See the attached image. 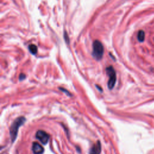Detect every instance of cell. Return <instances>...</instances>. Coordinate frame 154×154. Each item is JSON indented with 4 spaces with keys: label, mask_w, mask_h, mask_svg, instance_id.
<instances>
[{
    "label": "cell",
    "mask_w": 154,
    "mask_h": 154,
    "mask_svg": "<svg viewBox=\"0 0 154 154\" xmlns=\"http://www.w3.org/2000/svg\"><path fill=\"white\" fill-rule=\"evenodd\" d=\"M145 32L142 30L139 31V32H138V34H137V39H138V41H139V42H143V41L145 40Z\"/></svg>",
    "instance_id": "obj_7"
},
{
    "label": "cell",
    "mask_w": 154,
    "mask_h": 154,
    "mask_svg": "<svg viewBox=\"0 0 154 154\" xmlns=\"http://www.w3.org/2000/svg\"><path fill=\"white\" fill-rule=\"evenodd\" d=\"M60 90H61V91H63V92H65V93H66V94H67V95H70V93H69V92L68 90H65L64 89H63V88H60Z\"/></svg>",
    "instance_id": "obj_10"
},
{
    "label": "cell",
    "mask_w": 154,
    "mask_h": 154,
    "mask_svg": "<svg viewBox=\"0 0 154 154\" xmlns=\"http://www.w3.org/2000/svg\"><path fill=\"white\" fill-rule=\"evenodd\" d=\"M28 49H29L30 52L33 55L36 54V53H38V48L35 45H33V44L30 45L28 47Z\"/></svg>",
    "instance_id": "obj_8"
},
{
    "label": "cell",
    "mask_w": 154,
    "mask_h": 154,
    "mask_svg": "<svg viewBox=\"0 0 154 154\" xmlns=\"http://www.w3.org/2000/svg\"><path fill=\"white\" fill-rule=\"evenodd\" d=\"M32 151L34 154H42L44 152V149L38 142H34L32 145Z\"/></svg>",
    "instance_id": "obj_5"
},
{
    "label": "cell",
    "mask_w": 154,
    "mask_h": 154,
    "mask_svg": "<svg viewBox=\"0 0 154 154\" xmlns=\"http://www.w3.org/2000/svg\"><path fill=\"white\" fill-rule=\"evenodd\" d=\"M104 49L103 45L99 40H95L93 43V52L92 55L96 60H100L104 55Z\"/></svg>",
    "instance_id": "obj_2"
},
{
    "label": "cell",
    "mask_w": 154,
    "mask_h": 154,
    "mask_svg": "<svg viewBox=\"0 0 154 154\" xmlns=\"http://www.w3.org/2000/svg\"><path fill=\"white\" fill-rule=\"evenodd\" d=\"M25 78V75L24 74H20V76H19V80H20V81H22V80H24Z\"/></svg>",
    "instance_id": "obj_9"
},
{
    "label": "cell",
    "mask_w": 154,
    "mask_h": 154,
    "mask_svg": "<svg viewBox=\"0 0 154 154\" xmlns=\"http://www.w3.org/2000/svg\"><path fill=\"white\" fill-rule=\"evenodd\" d=\"M25 120L26 119H25V118L24 117L20 116L15 119L12 123V124L11 125V126H10L9 130L10 138H11L12 142H14L15 140H16L18 136L19 128L24 124Z\"/></svg>",
    "instance_id": "obj_1"
},
{
    "label": "cell",
    "mask_w": 154,
    "mask_h": 154,
    "mask_svg": "<svg viewBox=\"0 0 154 154\" xmlns=\"http://www.w3.org/2000/svg\"><path fill=\"white\" fill-rule=\"evenodd\" d=\"M36 137L43 145H47L49 140V135L43 130H39L36 134Z\"/></svg>",
    "instance_id": "obj_4"
},
{
    "label": "cell",
    "mask_w": 154,
    "mask_h": 154,
    "mask_svg": "<svg viewBox=\"0 0 154 154\" xmlns=\"http://www.w3.org/2000/svg\"><path fill=\"white\" fill-rule=\"evenodd\" d=\"M101 152V144L99 141H97L91 147L89 154H100Z\"/></svg>",
    "instance_id": "obj_6"
},
{
    "label": "cell",
    "mask_w": 154,
    "mask_h": 154,
    "mask_svg": "<svg viewBox=\"0 0 154 154\" xmlns=\"http://www.w3.org/2000/svg\"><path fill=\"white\" fill-rule=\"evenodd\" d=\"M106 72L109 76V80L108 82V87L110 89H113L116 82V73L113 66H109L106 68Z\"/></svg>",
    "instance_id": "obj_3"
}]
</instances>
